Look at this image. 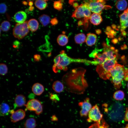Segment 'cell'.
I'll return each instance as SVG.
<instances>
[{
	"instance_id": "9a60e30c",
	"label": "cell",
	"mask_w": 128,
	"mask_h": 128,
	"mask_svg": "<svg viewBox=\"0 0 128 128\" xmlns=\"http://www.w3.org/2000/svg\"><path fill=\"white\" fill-rule=\"evenodd\" d=\"M27 18L26 13L24 11H20L16 13L14 17L15 21L17 23H22L24 22Z\"/></svg>"
},
{
	"instance_id": "f6af8a7d",
	"label": "cell",
	"mask_w": 128,
	"mask_h": 128,
	"mask_svg": "<svg viewBox=\"0 0 128 128\" xmlns=\"http://www.w3.org/2000/svg\"><path fill=\"white\" fill-rule=\"evenodd\" d=\"M23 4L25 5H27V2L25 1H23Z\"/></svg>"
},
{
	"instance_id": "60d3db41",
	"label": "cell",
	"mask_w": 128,
	"mask_h": 128,
	"mask_svg": "<svg viewBox=\"0 0 128 128\" xmlns=\"http://www.w3.org/2000/svg\"><path fill=\"white\" fill-rule=\"evenodd\" d=\"M73 7L75 8L78 7V4L77 2H74L73 4Z\"/></svg>"
},
{
	"instance_id": "f1b7e54d",
	"label": "cell",
	"mask_w": 128,
	"mask_h": 128,
	"mask_svg": "<svg viewBox=\"0 0 128 128\" xmlns=\"http://www.w3.org/2000/svg\"><path fill=\"white\" fill-rule=\"evenodd\" d=\"M124 92L121 90H118L115 92L113 95V98L117 100L121 101L124 98Z\"/></svg>"
},
{
	"instance_id": "d4e9b609",
	"label": "cell",
	"mask_w": 128,
	"mask_h": 128,
	"mask_svg": "<svg viewBox=\"0 0 128 128\" xmlns=\"http://www.w3.org/2000/svg\"><path fill=\"white\" fill-rule=\"evenodd\" d=\"M127 5V1L124 0H117L115 3L116 8L120 11H123L126 9Z\"/></svg>"
},
{
	"instance_id": "e0dca14e",
	"label": "cell",
	"mask_w": 128,
	"mask_h": 128,
	"mask_svg": "<svg viewBox=\"0 0 128 128\" xmlns=\"http://www.w3.org/2000/svg\"><path fill=\"white\" fill-rule=\"evenodd\" d=\"M32 90L33 93L35 95L40 96L44 92V87L41 84L37 83L33 85L32 87Z\"/></svg>"
},
{
	"instance_id": "7c38bea8",
	"label": "cell",
	"mask_w": 128,
	"mask_h": 128,
	"mask_svg": "<svg viewBox=\"0 0 128 128\" xmlns=\"http://www.w3.org/2000/svg\"><path fill=\"white\" fill-rule=\"evenodd\" d=\"M78 104L81 108L80 113V116L81 117L86 116L92 108V106L90 103L89 99L87 98L84 101L79 102Z\"/></svg>"
},
{
	"instance_id": "9c48e42d",
	"label": "cell",
	"mask_w": 128,
	"mask_h": 128,
	"mask_svg": "<svg viewBox=\"0 0 128 128\" xmlns=\"http://www.w3.org/2000/svg\"><path fill=\"white\" fill-rule=\"evenodd\" d=\"M27 21H26L22 23H16L13 30L14 37L19 39H21L26 36L29 32Z\"/></svg>"
},
{
	"instance_id": "3957f363",
	"label": "cell",
	"mask_w": 128,
	"mask_h": 128,
	"mask_svg": "<svg viewBox=\"0 0 128 128\" xmlns=\"http://www.w3.org/2000/svg\"><path fill=\"white\" fill-rule=\"evenodd\" d=\"M103 51L101 53H98L95 50L90 55L94 58L96 65H101L106 60L109 59H118L119 55L117 50L113 47L109 45L104 42L102 43Z\"/></svg>"
},
{
	"instance_id": "52a82bcc",
	"label": "cell",
	"mask_w": 128,
	"mask_h": 128,
	"mask_svg": "<svg viewBox=\"0 0 128 128\" xmlns=\"http://www.w3.org/2000/svg\"><path fill=\"white\" fill-rule=\"evenodd\" d=\"M108 114L110 117L113 121H121L124 118L123 106L118 102L115 103L109 108Z\"/></svg>"
},
{
	"instance_id": "ffe728a7",
	"label": "cell",
	"mask_w": 128,
	"mask_h": 128,
	"mask_svg": "<svg viewBox=\"0 0 128 128\" xmlns=\"http://www.w3.org/2000/svg\"><path fill=\"white\" fill-rule=\"evenodd\" d=\"M27 23L29 29L32 32L36 31L38 28L39 23L35 19L29 20Z\"/></svg>"
},
{
	"instance_id": "5b68a950",
	"label": "cell",
	"mask_w": 128,
	"mask_h": 128,
	"mask_svg": "<svg viewBox=\"0 0 128 128\" xmlns=\"http://www.w3.org/2000/svg\"><path fill=\"white\" fill-rule=\"evenodd\" d=\"M117 59H108L97 66L96 71L101 78L105 80L110 78V71L117 64Z\"/></svg>"
},
{
	"instance_id": "8992f818",
	"label": "cell",
	"mask_w": 128,
	"mask_h": 128,
	"mask_svg": "<svg viewBox=\"0 0 128 128\" xmlns=\"http://www.w3.org/2000/svg\"><path fill=\"white\" fill-rule=\"evenodd\" d=\"M91 15V11L84 3L82 4L73 12L72 17L78 19L83 18L82 21L85 26L88 25V21Z\"/></svg>"
},
{
	"instance_id": "f35d334b",
	"label": "cell",
	"mask_w": 128,
	"mask_h": 128,
	"mask_svg": "<svg viewBox=\"0 0 128 128\" xmlns=\"http://www.w3.org/2000/svg\"><path fill=\"white\" fill-rule=\"evenodd\" d=\"M51 120L52 121H57L58 119L55 115H53L51 117Z\"/></svg>"
},
{
	"instance_id": "836d02e7",
	"label": "cell",
	"mask_w": 128,
	"mask_h": 128,
	"mask_svg": "<svg viewBox=\"0 0 128 128\" xmlns=\"http://www.w3.org/2000/svg\"><path fill=\"white\" fill-rule=\"evenodd\" d=\"M6 5L4 3H1L0 5V13L3 14L5 13L7 10Z\"/></svg>"
},
{
	"instance_id": "7dc6e473",
	"label": "cell",
	"mask_w": 128,
	"mask_h": 128,
	"mask_svg": "<svg viewBox=\"0 0 128 128\" xmlns=\"http://www.w3.org/2000/svg\"><path fill=\"white\" fill-rule=\"evenodd\" d=\"M34 8V7H33L30 6L29 8V9L30 10H32Z\"/></svg>"
},
{
	"instance_id": "7402d4cb",
	"label": "cell",
	"mask_w": 128,
	"mask_h": 128,
	"mask_svg": "<svg viewBox=\"0 0 128 128\" xmlns=\"http://www.w3.org/2000/svg\"><path fill=\"white\" fill-rule=\"evenodd\" d=\"M64 85L60 82L58 81H55L52 85L53 89L57 93H60L64 90Z\"/></svg>"
},
{
	"instance_id": "d6a6232c",
	"label": "cell",
	"mask_w": 128,
	"mask_h": 128,
	"mask_svg": "<svg viewBox=\"0 0 128 128\" xmlns=\"http://www.w3.org/2000/svg\"><path fill=\"white\" fill-rule=\"evenodd\" d=\"M102 123V125L100 126L99 124L96 123L91 125L89 128H107L108 127V125L105 122L103 121Z\"/></svg>"
},
{
	"instance_id": "f907efd6",
	"label": "cell",
	"mask_w": 128,
	"mask_h": 128,
	"mask_svg": "<svg viewBox=\"0 0 128 128\" xmlns=\"http://www.w3.org/2000/svg\"></svg>"
},
{
	"instance_id": "1f68e13d",
	"label": "cell",
	"mask_w": 128,
	"mask_h": 128,
	"mask_svg": "<svg viewBox=\"0 0 128 128\" xmlns=\"http://www.w3.org/2000/svg\"><path fill=\"white\" fill-rule=\"evenodd\" d=\"M53 7L55 9L59 11L62 9L63 8V4L61 0L55 1L54 2Z\"/></svg>"
},
{
	"instance_id": "6da1fadb",
	"label": "cell",
	"mask_w": 128,
	"mask_h": 128,
	"mask_svg": "<svg viewBox=\"0 0 128 128\" xmlns=\"http://www.w3.org/2000/svg\"><path fill=\"white\" fill-rule=\"evenodd\" d=\"M86 70L79 67L73 69L63 76L62 81L65 89L78 94H83L88 85L84 78Z\"/></svg>"
},
{
	"instance_id": "e575fe53",
	"label": "cell",
	"mask_w": 128,
	"mask_h": 128,
	"mask_svg": "<svg viewBox=\"0 0 128 128\" xmlns=\"http://www.w3.org/2000/svg\"><path fill=\"white\" fill-rule=\"evenodd\" d=\"M50 98L51 100L57 102L59 101V98L56 94H51Z\"/></svg>"
},
{
	"instance_id": "44dd1931",
	"label": "cell",
	"mask_w": 128,
	"mask_h": 128,
	"mask_svg": "<svg viewBox=\"0 0 128 128\" xmlns=\"http://www.w3.org/2000/svg\"><path fill=\"white\" fill-rule=\"evenodd\" d=\"M0 110L1 116H4L7 115L10 112L9 106L6 103H2L0 105Z\"/></svg>"
},
{
	"instance_id": "f546056e",
	"label": "cell",
	"mask_w": 128,
	"mask_h": 128,
	"mask_svg": "<svg viewBox=\"0 0 128 128\" xmlns=\"http://www.w3.org/2000/svg\"><path fill=\"white\" fill-rule=\"evenodd\" d=\"M10 26V24L9 22L5 21L3 22L1 24L0 29L3 31L6 32L9 29Z\"/></svg>"
},
{
	"instance_id": "d590c367",
	"label": "cell",
	"mask_w": 128,
	"mask_h": 128,
	"mask_svg": "<svg viewBox=\"0 0 128 128\" xmlns=\"http://www.w3.org/2000/svg\"><path fill=\"white\" fill-rule=\"evenodd\" d=\"M50 22L52 26L57 25L58 23V20L56 17L52 18L50 21Z\"/></svg>"
},
{
	"instance_id": "c3c4849f",
	"label": "cell",
	"mask_w": 128,
	"mask_h": 128,
	"mask_svg": "<svg viewBox=\"0 0 128 128\" xmlns=\"http://www.w3.org/2000/svg\"><path fill=\"white\" fill-rule=\"evenodd\" d=\"M126 128H128V124H127L126 126Z\"/></svg>"
},
{
	"instance_id": "8d00e7d4",
	"label": "cell",
	"mask_w": 128,
	"mask_h": 128,
	"mask_svg": "<svg viewBox=\"0 0 128 128\" xmlns=\"http://www.w3.org/2000/svg\"><path fill=\"white\" fill-rule=\"evenodd\" d=\"M34 61H38L41 59V56L40 55L38 54H36L34 55Z\"/></svg>"
},
{
	"instance_id": "4316f807",
	"label": "cell",
	"mask_w": 128,
	"mask_h": 128,
	"mask_svg": "<svg viewBox=\"0 0 128 128\" xmlns=\"http://www.w3.org/2000/svg\"><path fill=\"white\" fill-rule=\"evenodd\" d=\"M39 19L41 23L44 26H47L50 22V17L45 14H42L40 16Z\"/></svg>"
},
{
	"instance_id": "7bdbcfd3",
	"label": "cell",
	"mask_w": 128,
	"mask_h": 128,
	"mask_svg": "<svg viewBox=\"0 0 128 128\" xmlns=\"http://www.w3.org/2000/svg\"><path fill=\"white\" fill-rule=\"evenodd\" d=\"M76 0H69V3L71 5H73V3H74L73 2L74 1H75Z\"/></svg>"
},
{
	"instance_id": "4dcf8cb0",
	"label": "cell",
	"mask_w": 128,
	"mask_h": 128,
	"mask_svg": "<svg viewBox=\"0 0 128 128\" xmlns=\"http://www.w3.org/2000/svg\"><path fill=\"white\" fill-rule=\"evenodd\" d=\"M8 69L7 66L5 64L1 63L0 64V73L2 75H4L7 73Z\"/></svg>"
},
{
	"instance_id": "484cf974",
	"label": "cell",
	"mask_w": 128,
	"mask_h": 128,
	"mask_svg": "<svg viewBox=\"0 0 128 128\" xmlns=\"http://www.w3.org/2000/svg\"><path fill=\"white\" fill-rule=\"evenodd\" d=\"M34 4L36 7L40 10L45 9L47 5L46 0H36L35 1Z\"/></svg>"
},
{
	"instance_id": "ac0fdd59",
	"label": "cell",
	"mask_w": 128,
	"mask_h": 128,
	"mask_svg": "<svg viewBox=\"0 0 128 128\" xmlns=\"http://www.w3.org/2000/svg\"><path fill=\"white\" fill-rule=\"evenodd\" d=\"M89 19L92 24L96 25L99 24L102 21V19L100 14L95 13L91 14Z\"/></svg>"
},
{
	"instance_id": "7a4b0ae2",
	"label": "cell",
	"mask_w": 128,
	"mask_h": 128,
	"mask_svg": "<svg viewBox=\"0 0 128 128\" xmlns=\"http://www.w3.org/2000/svg\"><path fill=\"white\" fill-rule=\"evenodd\" d=\"M54 64L53 66V71L57 73L60 70H67V66L71 63L74 62L87 63L92 64V61L81 59H74L68 56L65 51L63 50L56 56L54 59Z\"/></svg>"
},
{
	"instance_id": "ba28073f",
	"label": "cell",
	"mask_w": 128,
	"mask_h": 128,
	"mask_svg": "<svg viewBox=\"0 0 128 128\" xmlns=\"http://www.w3.org/2000/svg\"><path fill=\"white\" fill-rule=\"evenodd\" d=\"M84 2L91 11L100 14L104 9L111 8L110 6L105 5L106 2L104 0H91L85 1Z\"/></svg>"
},
{
	"instance_id": "5bb4252c",
	"label": "cell",
	"mask_w": 128,
	"mask_h": 128,
	"mask_svg": "<svg viewBox=\"0 0 128 128\" xmlns=\"http://www.w3.org/2000/svg\"><path fill=\"white\" fill-rule=\"evenodd\" d=\"M119 17L120 31L123 32L128 27V8L119 15Z\"/></svg>"
},
{
	"instance_id": "d6986e66",
	"label": "cell",
	"mask_w": 128,
	"mask_h": 128,
	"mask_svg": "<svg viewBox=\"0 0 128 128\" xmlns=\"http://www.w3.org/2000/svg\"><path fill=\"white\" fill-rule=\"evenodd\" d=\"M96 35L93 33H89L87 34L86 42L88 46H91L95 44L96 40Z\"/></svg>"
},
{
	"instance_id": "277c9868",
	"label": "cell",
	"mask_w": 128,
	"mask_h": 128,
	"mask_svg": "<svg viewBox=\"0 0 128 128\" xmlns=\"http://www.w3.org/2000/svg\"><path fill=\"white\" fill-rule=\"evenodd\" d=\"M126 69L120 64H117L110 72L111 82L116 89H119L121 85V82L124 79Z\"/></svg>"
},
{
	"instance_id": "8fae6325",
	"label": "cell",
	"mask_w": 128,
	"mask_h": 128,
	"mask_svg": "<svg viewBox=\"0 0 128 128\" xmlns=\"http://www.w3.org/2000/svg\"><path fill=\"white\" fill-rule=\"evenodd\" d=\"M25 106L27 110L34 111L37 115H40L43 112L42 105L37 99H32L28 101Z\"/></svg>"
},
{
	"instance_id": "ee69618b",
	"label": "cell",
	"mask_w": 128,
	"mask_h": 128,
	"mask_svg": "<svg viewBox=\"0 0 128 128\" xmlns=\"http://www.w3.org/2000/svg\"><path fill=\"white\" fill-rule=\"evenodd\" d=\"M33 4L32 1H30L28 3V5L30 6H32Z\"/></svg>"
},
{
	"instance_id": "30bf717a",
	"label": "cell",
	"mask_w": 128,
	"mask_h": 128,
	"mask_svg": "<svg viewBox=\"0 0 128 128\" xmlns=\"http://www.w3.org/2000/svg\"><path fill=\"white\" fill-rule=\"evenodd\" d=\"M103 117V115L101 113L97 105L93 107L88 114L87 121L91 122L93 121L100 124Z\"/></svg>"
},
{
	"instance_id": "b9f144b4",
	"label": "cell",
	"mask_w": 128,
	"mask_h": 128,
	"mask_svg": "<svg viewBox=\"0 0 128 128\" xmlns=\"http://www.w3.org/2000/svg\"><path fill=\"white\" fill-rule=\"evenodd\" d=\"M78 26H80L83 25L84 23L82 21L80 20L78 22Z\"/></svg>"
},
{
	"instance_id": "681fc988",
	"label": "cell",
	"mask_w": 128,
	"mask_h": 128,
	"mask_svg": "<svg viewBox=\"0 0 128 128\" xmlns=\"http://www.w3.org/2000/svg\"><path fill=\"white\" fill-rule=\"evenodd\" d=\"M127 87L128 88V82L127 84Z\"/></svg>"
},
{
	"instance_id": "83f0119b",
	"label": "cell",
	"mask_w": 128,
	"mask_h": 128,
	"mask_svg": "<svg viewBox=\"0 0 128 128\" xmlns=\"http://www.w3.org/2000/svg\"><path fill=\"white\" fill-rule=\"evenodd\" d=\"M86 36L84 33H80L75 36V41L77 44H81L86 41Z\"/></svg>"
},
{
	"instance_id": "4fadbf2b",
	"label": "cell",
	"mask_w": 128,
	"mask_h": 128,
	"mask_svg": "<svg viewBox=\"0 0 128 128\" xmlns=\"http://www.w3.org/2000/svg\"><path fill=\"white\" fill-rule=\"evenodd\" d=\"M10 112L11 114L10 116L11 121L14 123L23 119L25 116V111L22 109H19L15 111L12 110Z\"/></svg>"
},
{
	"instance_id": "bcb514c9",
	"label": "cell",
	"mask_w": 128,
	"mask_h": 128,
	"mask_svg": "<svg viewBox=\"0 0 128 128\" xmlns=\"http://www.w3.org/2000/svg\"><path fill=\"white\" fill-rule=\"evenodd\" d=\"M96 32L97 34H99L100 33L101 31L100 30H97L96 31Z\"/></svg>"
},
{
	"instance_id": "cb8c5ba5",
	"label": "cell",
	"mask_w": 128,
	"mask_h": 128,
	"mask_svg": "<svg viewBox=\"0 0 128 128\" xmlns=\"http://www.w3.org/2000/svg\"><path fill=\"white\" fill-rule=\"evenodd\" d=\"M68 41V37L65 35L60 34L59 35L57 39V41L60 46H64L66 45Z\"/></svg>"
},
{
	"instance_id": "603a6c76",
	"label": "cell",
	"mask_w": 128,
	"mask_h": 128,
	"mask_svg": "<svg viewBox=\"0 0 128 128\" xmlns=\"http://www.w3.org/2000/svg\"><path fill=\"white\" fill-rule=\"evenodd\" d=\"M37 126L36 121L33 118H30L26 120L24 125L25 128H35Z\"/></svg>"
},
{
	"instance_id": "ab89813d",
	"label": "cell",
	"mask_w": 128,
	"mask_h": 128,
	"mask_svg": "<svg viewBox=\"0 0 128 128\" xmlns=\"http://www.w3.org/2000/svg\"><path fill=\"white\" fill-rule=\"evenodd\" d=\"M124 79L126 81H128V70L125 74Z\"/></svg>"
},
{
	"instance_id": "74e56055",
	"label": "cell",
	"mask_w": 128,
	"mask_h": 128,
	"mask_svg": "<svg viewBox=\"0 0 128 128\" xmlns=\"http://www.w3.org/2000/svg\"><path fill=\"white\" fill-rule=\"evenodd\" d=\"M124 119L125 121L128 122V107L126 109Z\"/></svg>"
},
{
	"instance_id": "2e32d148",
	"label": "cell",
	"mask_w": 128,
	"mask_h": 128,
	"mask_svg": "<svg viewBox=\"0 0 128 128\" xmlns=\"http://www.w3.org/2000/svg\"><path fill=\"white\" fill-rule=\"evenodd\" d=\"M15 106L20 107L26 105V98L23 95L19 94L17 95L14 99Z\"/></svg>"
}]
</instances>
